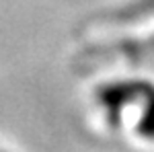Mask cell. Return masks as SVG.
<instances>
[{
	"instance_id": "cell-1",
	"label": "cell",
	"mask_w": 154,
	"mask_h": 152,
	"mask_svg": "<svg viewBox=\"0 0 154 152\" xmlns=\"http://www.w3.org/2000/svg\"><path fill=\"white\" fill-rule=\"evenodd\" d=\"M152 82L148 80H123V82H111L97 91V101L105 109L109 119H117L121 109L131 103H142L144 95Z\"/></svg>"
},
{
	"instance_id": "cell-2",
	"label": "cell",
	"mask_w": 154,
	"mask_h": 152,
	"mask_svg": "<svg viewBox=\"0 0 154 152\" xmlns=\"http://www.w3.org/2000/svg\"><path fill=\"white\" fill-rule=\"evenodd\" d=\"M136 134L144 140L154 142V84L148 88V93L142 99V115L138 119Z\"/></svg>"
},
{
	"instance_id": "cell-3",
	"label": "cell",
	"mask_w": 154,
	"mask_h": 152,
	"mask_svg": "<svg viewBox=\"0 0 154 152\" xmlns=\"http://www.w3.org/2000/svg\"><path fill=\"white\" fill-rule=\"evenodd\" d=\"M0 152H2V150H0Z\"/></svg>"
}]
</instances>
